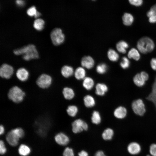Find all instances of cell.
<instances>
[{"label": "cell", "instance_id": "cell-2", "mask_svg": "<svg viewBox=\"0 0 156 156\" xmlns=\"http://www.w3.org/2000/svg\"><path fill=\"white\" fill-rule=\"evenodd\" d=\"M137 47L139 51L141 53L145 54L152 51L155 47L153 40L147 37H144L138 41Z\"/></svg>", "mask_w": 156, "mask_h": 156}, {"label": "cell", "instance_id": "cell-44", "mask_svg": "<svg viewBox=\"0 0 156 156\" xmlns=\"http://www.w3.org/2000/svg\"><path fill=\"white\" fill-rule=\"evenodd\" d=\"M78 156H88V154L86 151L83 150L78 153Z\"/></svg>", "mask_w": 156, "mask_h": 156}, {"label": "cell", "instance_id": "cell-39", "mask_svg": "<svg viewBox=\"0 0 156 156\" xmlns=\"http://www.w3.org/2000/svg\"><path fill=\"white\" fill-rule=\"evenodd\" d=\"M149 152L152 156H156V144H151L149 148Z\"/></svg>", "mask_w": 156, "mask_h": 156}, {"label": "cell", "instance_id": "cell-49", "mask_svg": "<svg viewBox=\"0 0 156 156\" xmlns=\"http://www.w3.org/2000/svg\"><path fill=\"white\" fill-rule=\"evenodd\" d=\"M146 156H151L148 155H147Z\"/></svg>", "mask_w": 156, "mask_h": 156}, {"label": "cell", "instance_id": "cell-21", "mask_svg": "<svg viewBox=\"0 0 156 156\" xmlns=\"http://www.w3.org/2000/svg\"><path fill=\"white\" fill-rule=\"evenodd\" d=\"M122 20L124 25L126 26H129L133 23L134 21V18L131 14L125 13L122 17Z\"/></svg>", "mask_w": 156, "mask_h": 156}, {"label": "cell", "instance_id": "cell-6", "mask_svg": "<svg viewBox=\"0 0 156 156\" xmlns=\"http://www.w3.org/2000/svg\"><path fill=\"white\" fill-rule=\"evenodd\" d=\"M131 106L133 111L137 115L142 116L146 112L145 105L142 100L140 99L134 101Z\"/></svg>", "mask_w": 156, "mask_h": 156}, {"label": "cell", "instance_id": "cell-46", "mask_svg": "<svg viewBox=\"0 0 156 156\" xmlns=\"http://www.w3.org/2000/svg\"><path fill=\"white\" fill-rule=\"evenodd\" d=\"M5 131V129L3 125L0 126V134L1 135L3 134Z\"/></svg>", "mask_w": 156, "mask_h": 156}, {"label": "cell", "instance_id": "cell-25", "mask_svg": "<svg viewBox=\"0 0 156 156\" xmlns=\"http://www.w3.org/2000/svg\"><path fill=\"white\" fill-rule=\"evenodd\" d=\"M44 21L42 19L37 18L34 21L33 27L37 30L41 31L44 29Z\"/></svg>", "mask_w": 156, "mask_h": 156}, {"label": "cell", "instance_id": "cell-7", "mask_svg": "<svg viewBox=\"0 0 156 156\" xmlns=\"http://www.w3.org/2000/svg\"><path fill=\"white\" fill-rule=\"evenodd\" d=\"M72 130L74 133H79L83 130H86L88 128L87 123L81 119H77L72 123Z\"/></svg>", "mask_w": 156, "mask_h": 156}, {"label": "cell", "instance_id": "cell-22", "mask_svg": "<svg viewBox=\"0 0 156 156\" xmlns=\"http://www.w3.org/2000/svg\"><path fill=\"white\" fill-rule=\"evenodd\" d=\"M94 82L93 79L90 77H85L83 79V85L88 90H91L93 87Z\"/></svg>", "mask_w": 156, "mask_h": 156}, {"label": "cell", "instance_id": "cell-23", "mask_svg": "<svg viewBox=\"0 0 156 156\" xmlns=\"http://www.w3.org/2000/svg\"><path fill=\"white\" fill-rule=\"evenodd\" d=\"M86 72L82 67H79L76 68L74 73L75 78L78 80L84 79L85 78Z\"/></svg>", "mask_w": 156, "mask_h": 156}, {"label": "cell", "instance_id": "cell-40", "mask_svg": "<svg viewBox=\"0 0 156 156\" xmlns=\"http://www.w3.org/2000/svg\"><path fill=\"white\" fill-rule=\"evenodd\" d=\"M128 1L131 5L136 6H141L143 2L142 0H128Z\"/></svg>", "mask_w": 156, "mask_h": 156}, {"label": "cell", "instance_id": "cell-30", "mask_svg": "<svg viewBox=\"0 0 156 156\" xmlns=\"http://www.w3.org/2000/svg\"><path fill=\"white\" fill-rule=\"evenodd\" d=\"M92 122L95 124H99L101 121V118L99 112L96 111H94L91 117Z\"/></svg>", "mask_w": 156, "mask_h": 156}, {"label": "cell", "instance_id": "cell-11", "mask_svg": "<svg viewBox=\"0 0 156 156\" xmlns=\"http://www.w3.org/2000/svg\"><path fill=\"white\" fill-rule=\"evenodd\" d=\"M16 75L19 80L21 81L24 82L28 79L29 74L28 71L25 68H21L17 70Z\"/></svg>", "mask_w": 156, "mask_h": 156}, {"label": "cell", "instance_id": "cell-12", "mask_svg": "<svg viewBox=\"0 0 156 156\" xmlns=\"http://www.w3.org/2000/svg\"><path fill=\"white\" fill-rule=\"evenodd\" d=\"M141 149V147L140 144L135 142L130 143L127 147L128 152L132 155H135L139 153Z\"/></svg>", "mask_w": 156, "mask_h": 156}, {"label": "cell", "instance_id": "cell-31", "mask_svg": "<svg viewBox=\"0 0 156 156\" xmlns=\"http://www.w3.org/2000/svg\"><path fill=\"white\" fill-rule=\"evenodd\" d=\"M66 111L68 114L70 116L74 117L78 112V109L75 105H70L68 107Z\"/></svg>", "mask_w": 156, "mask_h": 156}, {"label": "cell", "instance_id": "cell-36", "mask_svg": "<svg viewBox=\"0 0 156 156\" xmlns=\"http://www.w3.org/2000/svg\"><path fill=\"white\" fill-rule=\"evenodd\" d=\"M7 151L5 143L3 140L0 141V153L1 155H4Z\"/></svg>", "mask_w": 156, "mask_h": 156}, {"label": "cell", "instance_id": "cell-26", "mask_svg": "<svg viewBox=\"0 0 156 156\" xmlns=\"http://www.w3.org/2000/svg\"><path fill=\"white\" fill-rule=\"evenodd\" d=\"M108 59L112 62H116L118 59L119 55L118 53L114 49H110L109 50L107 53Z\"/></svg>", "mask_w": 156, "mask_h": 156}, {"label": "cell", "instance_id": "cell-35", "mask_svg": "<svg viewBox=\"0 0 156 156\" xmlns=\"http://www.w3.org/2000/svg\"><path fill=\"white\" fill-rule=\"evenodd\" d=\"M63 155L64 156H74V153L73 149L67 147L64 151Z\"/></svg>", "mask_w": 156, "mask_h": 156}, {"label": "cell", "instance_id": "cell-28", "mask_svg": "<svg viewBox=\"0 0 156 156\" xmlns=\"http://www.w3.org/2000/svg\"><path fill=\"white\" fill-rule=\"evenodd\" d=\"M128 56L129 58H132L136 60H138L140 58V55L138 51L135 48L131 49L128 54Z\"/></svg>", "mask_w": 156, "mask_h": 156}, {"label": "cell", "instance_id": "cell-3", "mask_svg": "<svg viewBox=\"0 0 156 156\" xmlns=\"http://www.w3.org/2000/svg\"><path fill=\"white\" fill-rule=\"evenodd\" d=\"M25 95V92L20 88L15 86L9 90L8 96L10 100L14 103H18L23 101Z\"/></svg>", "mask_w": 156, "mask_h": 156}, {"label": "cell", "instance_id": "cell-38", "mask_svg": "<svg viewBox=\"0 0 156 156\" xmlns=\"http://www.w3.org/2000/svg\"><path fill=\"white\" fill-rule=\"evenodd\" d=\"M156 15V4L153 5L147 13L148 17H149L152 16Z\"/></svg>", "mask_w": 156, "mask_h": 156}, {"label": "cell", "instance_id": "cell-33", "mask_svg": "<svg viewBox=\"0 0 156 156\" xmlns=\"http://www.w3.org/2000/svg\"><path fill=\"white\" fill-rule=\"evenodd\" d=\"M130 65V62L126 57H124L122 59L120 63V65L122 68L126 69L128 68Z\"/></svg>", "mask_w": 156, "mask_h": 156}, {"label": "cell", "instance_id": "cell-29", "mask_svg": "<svg viewBox=\"0 0 156 156\" xmlns=\"http://www.w3.org/2000/svg\"><path fill=\"white\" fill-rule=\"evenodd\" d=\"M113 130L111 128H107L105 129L102 134V137L105 140H109L112 139L114 135Z\"/></svg>", "mask_w": 156, "mask_h": 156}, {"label": "cell", "instance_id": "cell-48", "mask_svg": "<svg viewBox=\"0 0 156 156\" xmlns=\"http://www.w3.org/2000/svg\"><path fill=\"white\" fill-rule=\"evenodd\" d=\"M41 15V14L39 12L37 11V13L34 16V17L36 18H37L39 17Z\"/></svg>", "mask_w": 156, "mask_h": 156}, {"label": "cell", "instance_id": "cell-1", "mask_svg": "<svg viewBox=\"0 0 156 156\" xmlns=\"http://www.w3.org/2000/svg\"><path fill=\"white\" fill-rule=\"evenodd\" d=\"M13 53L16 55H23V59L27 61L37 59L39 57L35 46L32 44L15 49L13 51Z\"/></svg>", "mask_w": 156, "mask_h": 156}, {"label": "cell", "instance_id": "cell-50", "mask_svg": "<svg viewBox=\"0 0 156 156\" xmlns=\"http://www.w3.org/2000/svg\"><path fill=\"white\" fill-rule=\"evenodd\" d=\"M93 0V1H94V0Z\"/></svg>", "mask_w": 156, "mask_h": 156}, {"label": "cell", "instance_id": "cell-47", "mask_svg": "<svg viewBox=\"0 0 156 156\" xmlns=\"http://www.w3.org/2000/svg\"><path fill=\"white\" fill-rule=\"evenodd\" d=\"M16 2L19 6H22L24 4V2L23 0H16Z\"/></svg>", "mask_w": 156, "mask_h": 156}, {"label": "cell", "instance_id": "cell-10", "mask_svg": "<svg viewBox=\"0 0 156 156\" xmlns=\"http://www.w3.org/2000/svg\"><path fill=\"white\" fill-rule=\"evenodd\" d=\"M54 140L57 144L63 146L67 145L70 140L68 137L62 132L57 134L54 137Z\"/></svg>", "mask_w": 156, "mask_h": 156}, {"label": "cell", "instance_id": "cell-20", "mask_svg": "<svg viewBox=\"0 0 156 156\" xmlns=\"http://www.w3.org/2000/svg\"><path fill=\"white\" fill-rule=\"evenodd\" d=\"M62 93L64 98L67 100L72 99L75 96L74 90L69 87H65L63 90Z\"/></svg>", "mask_w": 156, "mask_h": 156}, {"label": "cell", "instance_id": "cell-19", "mask_svg": "<svg viewBox=\"0 0 156 156\" xmlns=\"http://www.w3.org/2000/svg\"><path fill=\"white\" fill-rule=\"evenodd\" d=\"M116 48L117 50L122 53L126 52V49L129 47L127 43L123 40H121L118 42L116 44Z\"/></svg>", "mask_w": 156, "mask_h": 156}, {"label": "cell", "instance_id": "cell-13", "mask_svg": "<svg viewBox=\"0 0 156 156\" xmlns=\"http://www.w3.org/2000/svg\"><path fill=\"white\" fill-rule=\"evenodd\" d=\"M94 62L93 58L90 56H85L81 59V66L88 69L92 68L94 66Z\"/></svg>", "mask_w": 156, "mask_h": 156}, {"label": "cell", "instance_id": "cell-45", "mask_svg": "<svg viewBox=\"0 0 156 156\" xmlns=\"http://www.w3.org/2000/svg\"><path fill=\"white\" fill-rule=\"evenodd\" d=\"M94 156H106L103 152L101 151H97L95 154Z\"/></svg>", "mask_w": 156, "mask_h": 156}, {"label": "cell", "instance_id": "cell-8", "mask_svg": "<svg viewBox=\"0 0 156 156\" xmlns=\"http://www.w3.org/2000/svg\"><path fill=\"white\" fill-rule=\"evenodd\" d=\"M14 72V69L11 65L7 64H3L0 68V75L4 79H8L11 78Z\"/></svg>", "mask_w": 156, "mask_h": 156}, {"label": "cell", "instance_id": "cell-18", "mask_svg": "<svg viewBox=\"0 0 156 156\" xmlns=\"http://www.w3.org/2000/svg\"><path fill=\"white\" fill-rule=\"evenodd\" d=\"M61 72L62 75L64 77L68 78L73 75L74 70L71 66L68 65H65L62 68Z\"/></svg>", "mask_w": 156, "mask_h": 156}, {"label": "cell", "instance_id": "cell-17", "mask_svg": "<svg viewBox=\"0 0 156 156\" xmlns=\"http://www.w3.org/2000/svg\"><path fill=\"white\" fill-rule=\"evenodd\" d=\"M108 87L105 84L98 83L96 86V94L99 96H103L108 90Z\"/></svg>", "mask_w": 156, "mask_h": 156}, {"label": "cell", "instance_id": "cell-43", "mask_svg": "<svg viewBox=\"0 0 156 156\" xmlns=\"http://www.w3.org/2000/svg\"><path fill=\"white\" fill-rule=\"evenodd\" d=\"M149 18V21L150 23H154L156 22V15L152 16Z\"/></svg>", "mask_w": 156, "mask_h": 156}, {"label": "cell", "instance_id": "cell-41", "mask_svg": "<svg viewBox=\"0 0 156 156\" xmlns=\"http://www.w3.org/2000/svg\"><path fill=\"white\" fill-rule=\"evenodd\" d=\"M150 64L152 68L156 70V58H153L151 60Z\"/></svg>", "mask_w": 156, "mask_h": 156}, {"label": "cell", "instance_id": "cell-4", "mask_svg": "<svg viewBox=\"0 0 156 156\" xmlns=\"http://www.w3.org/2000/svg\"><path fill=\"white\" fill-rule=\"evenodd\" d=\"M50 37L53 44L55 46L63 43L65 39V35L62 30L59 28H55L51 31Z\"/></svg>", "mask_w": 156, "mask_h": 156}, {"label": "cell", "instance_id": "cell-27", "mask_svg": "<svg viewBox=\"0 0 156 156\" xmlns=\"http://www.w3.org/2000/svg\"><path fill=\"white\" fill-rule=\"evenodd\" d=\"M133 81L134 83L138 87L143 86L145 84V81L142 78L140 73H137L134 76Z\"/></svg>", "mask_w": 156, "mask_h": 156}, {"label": "cell", "instance_id": "cell-42", "mask_svg": "<svg viewBox=\"0 0 156 156\" xmlns=\"http://www.w3.org/2000/svg\"><path fill=\"white\" fill-rule=\"evenodd\" d=\"M140 74L142 77L145 81L148 80L149 77L148 75L146 72L142 71Z\"/></svg>", "mask_w": 156, "mask_h": 156}, {"label": "cell", "instance_id": "cell-34", "mask_svg": "<svg viewBox=\"0 0 156 156\" xmlns=\"http://www.w3.org/2000/svg\"><path fill=\"white\" fill-rule=\"evenodd\" d=\"M12 129L20 138H22L24 136L25 132L23 129L21 128L17 127Z\"/></svg>", "mask_w": 156, "mask_h": 156}, {"label": "cell", "instance_id": "cell-16", "mask_svg": "<svg viewBox=\"0 0 156 156\" xmlns=\"http://www.w3.org/2000/svg\"><path fill=\"white\" fill-rule=\"evenodd\" d=\"M127 111L124 107L120 106L114 110V114L115 116L119 119H122L126 116Z\"/></svg>", "mask_w": 156, "mask_h": 156}, {"label": "cell", "instance_id": "cell-15", "mask_svg": "<svg viewBox=\"0 0 156 156\" xmlns=\"http://www.w3.org/2000/svg\"><path fill=\"white\" fill-rule=\"evenodd\" d=\"M31 150L30 148L25 144H21L18 149V152L21 156H28L31 153Z\"/></svg>", "mask_w": 156, "mask_h": 156}, {"label": "cell", "instance_id": "cell-24", "mask_svg": "<svg viewBox=\"0 0 156 156\" xmlns=\"http://www.w3.org/2000/svg\"><path fill=\"white\" fill-rule=\"evenodd\" d=\"M83 101L85 106L87 107H92L95 104L94 98L90 95L86 96L84 98Z\"/></svg>", "mask_w": 156, "mask_h": 156}, {"label": "cell", "instance_id": "cell-9", "mask_svg": "<svg viewBox=\"0 0 156 156\" xmlns=\"http://www.w3.org/2000/svg\"><path fill=\"white\" fill-rule=\"evenodd\" d=\"M5 139L10 145L12 146H15L18 144L20 138L12 129L7 134Z\"/></svg>", "mask_w": 156, "mask_h": 156}, {"label": "cell", "instance_id": "cell-32", "mask_svg": "<svg viewBox=\"0 0 156 156\" xmlns=\"http://www.w3.org/2000/svg\"><path fill=\"white\" fill-rule=\"evenodd\" d=\"M107 66L105 63H102L98 65L96 68L97 72L100 74L105 73L107 69Z\"/></svg>", "mask_w": 156, "mask_h": 156}, {"label": "cell", "instance_id": "cell-37", "mask_svg": "<svg viewBox=\"0 0 156 156\" xmlns=\"http://www.w3.org/2000/svg\"><path fill=\"white\" fill-rule=\"evenodd\" d=\"M37 12L35 7L33 6L27 10V14L30 16H34Z\"/></svg>", "mask_w": 156, "mask_h": 156}, {"label": "cell", "instance_id": "cell-14", "mask_svg": "<svg viewBox=\"0 0 156 156\" xmlns=\"http://www.w3.org/2000/svg\"><path fill=\"white\" fill-rule=\"evenodd\" d=\"M146 99L153 102L156 108V76L152 86L151 92Z\"/></svg>", "mask_w": 156, "mask_h": 156}, {"label": "cell", "instance_id": "cell-5", "mask_svg": "<svg viewBox=\"0 0 156 156\" xmlns=\"http://www.w3.org/2000/svg\"><path fill=\"white\" fill-rule=\"evenodd\" d=\"M52 79L49 75L43 74L40 75L36 81V83L38 86L42 89H46L51 85Z\"/></svg>", "mask_w": 156, "mask_h": 156}]
</instances>
